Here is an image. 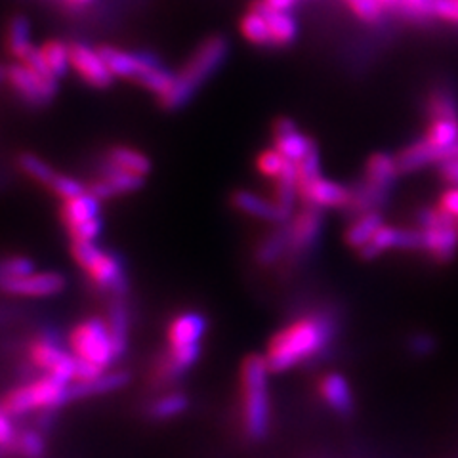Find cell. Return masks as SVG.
I'll use <instances>...</instances> for the list:
<instances>
[{
    "instance_id": "cell-24",
    "label": "cell",
    "mask_w": 458,
    "mask_h": 458,
    "mask_svg": "<svg viewBox=\"0 0 458 458\" xmlns=\"http://www.w3.org/2000/svg\"><path fill=\"white\" fill-rule=\"evenodd\" d=\"M382 224L384 216L380 210L357 214V218L346 227V232H344V242H346L348 249L360 252L363 247L369 245L370 239L375 237V233L382 227Z\"/></svg>"
},
{
    "instance_id": "cell-41",
    "label": "cell",
    "mask_w": 458,
    "mask_h": 458,
    "mask_svg": "<svg viewBox=\"0 0 458 458\" xmlns=\"http://www.w3.org/2000/svg\"><path fill=\"white\" fill-rule=\"evenodd\" d=\"M18 434L20 432L16 429V424H13V417L0 409V451H13Z\"/></svg>"
},
{
    "instance_id": "cell-25",
    "label": "cell",
    "mask_w": 458,
    "mask_h": 458,
    "mask_svg": "<svg viewBox=\"0 0 458 458\" xmlns=\"http://www.w3.org/2000/svg\"><path fill=\"white\" fill-rule=\"evenodd\" d=\"M6 48L16 62H27L37 47L31 40V23L21 13L13 16L6 27Z\"/></svg>"
},
{
    "instance_id": "cell-9",
    "label": "cell",
    "mask_w": 458,
    "mask_h": 458,
    "mask_svg": "<svg viewBox=\"0 0 458 458\" xmlns=\"http://www.w3.org/2000/svg\"><path fill=\"white\" fill-rule=\"evenodd\" d=\"M4 79L20 99L35 107L50 104L60 90V81L55 77L21 62L8 65L4 69Z\"/></svg>"
},
{
    "instance_id": "cell-13",
    "label": "cell",
    "mask_w": 458,
    "mask_h": 458,
    "mask_svg": "<svg viewBox=\"0 0 458 458\" xmlns=\"http://www.w3.org/2000/svg\"><path fill=\"white\" fill-rule=\"evenodd\" d=\"M286 239H289V256L302 258L310 249L318 245L323 232V210L315 207H304L293 214V218L284 224Z\"/></svg>"
},
{
    "instance_id": "cell-27",
    "label": "cell",
    "mask_w": 458,
    "mask_h": 458,
    "mask_svg": "<svg viewBox=\"0 0 458 458\" xmlns=\"http://www.w3.org/2000/svg\"><path fill=\"white\" fill-rule=\"evenodd\" d=\"M128 384V375L123 370H107L102 377L86 382V384H71V399H86V397H98L117 392Z\"/></svg>"
},
{
    "instance_id": "cell-7",
    "label": "cell",
    "mask_w": 458,
    "mask_h": 458,
    "mask_svg": "<svg viewBox=\"0 0 458 458\" xmlns=\"http://www.w3.org/2000/svg\"><path fill=\"white\" fill-rule=\"evenodd\" d=\"M71 258L96 291L123 296L126 277L121 256L102 249L96 242H71Z\"/></svg>"
},
{
    "instance_id": "cell-29",
    "label": "cell",
    "mask_w": 458,
    "mask_h": 458,
    "mask_svg": "<svg viewBox=\"0 0 458 458\" xmlns=\"http://www.w3.org/2000/svg\"><path fill=\"white\" fill-rule=\"evenodd\" d=\"M106 319L114 344V352H117V357L121 360L128 346V327H131V318H128V310L123 302V296H113Z\"/></svg>"
},
{
    "instance_id": "cell-44",
    "label": "cell",
    "mask_w": 458,
    "mask_h": 458,
    "mask_svg": "<svg viewBox=\"0 0 458 458\" xmlns=\"http://www.w3.org/2000/svg\"><path fill=\"white\" fill-rule=\"evenodd\" d=\"M409 350L411 353L419 355V357H426L432 353L436 350V342L434 338L429 335H414L411 338V344H409Z\"/></svg>"
},
{
    "instance_id": "cell-38",
    "label": "cell",
    "mask_w": 458,
    "mask_h": 458,
    "mask_svg": "<svg viewBox=\"0 0 458 458\" xmlns=\"http://www.w3.org/2000/svg\"><path fill=\"white\" fill-rule=\"evenodd\" d=\"M348 6L357 20L369 25L382 21L386 10H388L382 3H378V0H350Z\"/></svg>"
},
{
    "instance_id": "cell-36",
    "label": "cell",
    "mask_w": 458,
    "mask_h": 458,
    "mask_svg": "<svg viewBox=\"0 0 458 458\" xmlns=\"http://www.w3.org/2000/svg\"><path fill=\"white\" fill-rule=\"evenodd\" d=\"M293 166H294V163L286 161L276 148H267V149L258 153V157H256V170L260 172L264 178L274 180V182L283 178Z\"/></svg>"
},
{
    "instance_id": "cell-42",
    "label": "cell",
    "mask_w": 458,
    "mask_h": 458,
    "mask_svg": "<svg viewBox=\"0 0 458 458\" xmlns=\"http://www.w3.org/2000/svg\"><path fill=\"white\" fill-rule=\"evenodd\" d=\"M432 16L443 23L458 27V0H434Z\"/></svg>"
},
{
    "instance_id": "cell-5",
    "label": "cell",
    "mask_w": 458,
    "mask_h": 458,
    "mask_svg": "<svg viewBox=\"0 0 458 458\" xmlns=\"http://www.w3.org/2000/svg\"><path fill=\"white\" fill-rule=\"evenodd\" d=\"M114 79L132 81L161 99L174 84V71H168L159 57L148 50H124L113 45L98 47Z\"/></svg>"
},
{
    "instance_id": "cell-43",
    "label": "cell",
    "mask_w": 458,
    "mask_h": 458,
    "mask_svg": "<svg viewBox=\"0 0 458 458\" xmlns=\"http://www.w3.org/2000/svg\"><path fill=\"white\" fill-rule=\"evenodd\" d=\"M437 174L443 183H447L449 188H458V159H447L437 165Z\"/></svg>"
},
{
    "instance_id": "cell-26",
    "label": "cell",
    "mask_w": 458,
    "mask_h": 458,
    "mask_svg": "<svg viewBox=\"0 0 458 458\" xmlns=\"http://www.w3.org/2000/svg\"><path fill=\"white\" fill-rule=\"evenodd\" d=\"M239 31L241 37L254 47H271L269 25L260 0H256V3H252L249 10L242 13V18L239 21Z\"/></svg>"
},
{
    "instance_id": "cell-33",
    "label": "cell",
    "mask_w": 458,
    "mask_h": 458,
    "mask_svg": "<svg viewBox=\"0 0 458 458\" xmlns=\"http://www.w3.org/2000/svg\"><path fill=\"white\" fill-rule=\"evenodd\" d=\"M286 252H289V239H286V227H281L258 242L256 262L262 266H271Z\"/></svg>"
},
{
    "instance_id": "cell-11",
    "label": "cell",
    "mask_w": 458,
    "mask_h": 458,
    "mask_svg": "<svg viewBox=\"0 0 458 458\" xmlns=\"http://www.w3.org/2000/svg\"><path fill=\"white\" fill-rule=\"evenodd\" d=\"M69 67L75 71L84 84L96 90L109 89L114 81V75L111 73L99 50L79 40L69 45Z\"/></svg>"
},
{
    "instance_id": "cell-16",
    "label": "cell",
    "mask_w": 458,
    "mask_h": 458,
    "mask_svg": "<svg viewBox=\"0 0 458 458\" xmlns=\"http://www.w3.org/2000/svg\"><path fill=\"white\" fill-rule=\"evenodd\" d=\"M143 183H146V178L128 174V172H123L119 168L102 165L99 174L89 183V190L99 200H107V199L136 193L138 190L143 188Z\"/></svg>"
},
{
    "instance_id": "cell-1",
    "label": "cell",
    "mask_w": 458,
    "mask_h": 458,
    "mask_svg": "<svg viewBox=\"0 0 458 458\" xmlns=\"http://www.w3.org/2000/svg\"><path fill=\"white\" fill-rule=\"evenodd\" d=\"M336 335V323L325 313H308L271 336L266 361L271 372H284L321 355Z\"/></svg>"
},
{
    "instance_id": "cell-3",
    "label": "cell",
    "mask_w": 458,
    "mask_h": 458,
    "mask_svg": "<svg viewBox=\"0 0 458 458\" xmlns=\"http://www.w3.org/2000/svg\"><path fill=\"white\" fill-rule=\"evenodd\" d=\"M207 335V318L199 311H182L166 328V352L157 372L163 380H176L195 367L200 357V342Z\"/></svg>"
},
{
    "instance_id": "cell-8",
    "label": "cell",
    "mask_w": 458,
    "mask_h": 458,
    "mask_svg": "<svg viewBox=\"0 0 458 458\" xmlns=\"http://www.w3.org/2000/svg\"><path fill=\"white\" fill-rule=\"evenodd\" d=\"M69 352L77 357V361L94 365L102 370H109L114 361H119L111 331L106 318H86L73 325L67 336Z\"/></svg>"
},
{
    "instance_id": "cell-45",
    "label": "cell",
    "mask_w": 458,
    "mask_h": 458,
    "mask_svg": "<svg viewBox=\"0 0 458 458\" xmlns=\"http://www.w3.org/2000/svg\"><path fill=\"white\" fill-rule=\"evenodd\" d=\"M437 207L458 220V188H451L447 191H443L439 197Z\"/></svg>"
},
{
    "instance_id": "cell-39",
    "label": "cell",
    "mask_w": 458,
    "mask_h": 458,
    "mask_svg": "<svg viewBox=\"0 0 458 458\" xmlns=\"http://www.w3.org/2000/svg\"><path fill=\"white\" fill-rule=\"evenodd\" d=\"M31 271H35V262L31 258L20 254L0 258V281L31 274Z\"/></svg>"
},
{
    "instance_id": "cell-21",
    "label": "cell",
    "mask_w": 458,
    "mask_h": 458,
    "mask_svg": "<svg viewBox=\"0 0 458 458\" xmlns=\"http://www.w3.org/2000/svg\"><path fill=\"white\" fill-rule=\"evenodd\" d=\"M319 395L323 403L331 409L333 412L340 414V417H350L355 409L353 390L346 377H342L340 372H327V375L319 380Z\"/></svg>"
},
{
    "instance_id": "cell-12",
    "label": "cell",
    "mask_w": 458,
    "mask_h": 458,
    "mask_svg": "<svg viewBox=\"0 0 458 458\" xmlns=\"http://www.w3.org/2000/svg\"><path fill=\"white\" fill-rule=\"evenodd\" d=\"M298 199L308 207L315 208H350L353 191L346 185H342L335 180H328L325 176H315L310 180H298L296 182Z\"/></svg>"
},
{
    "instance_id": "cell-46",
    "label": "cell",
    "mask_w": 458,
    "mask_h": 458,
    "mask_svg": "<svg viewBox=\"0 0 458 458\" xmlns=\"http://www.w3.org/2000/svg\"><path fill=\"white\" fill-rule=\"evenodd\" d=\"M262 3L276 12H291L298 4V0H262Z\"/></svg>"
},
{
    "instance_id": "cell-37",
    "label": "cell",
    "mask_w": 458,
    "mask_h": 458,
    "mask_svg": "<svg viewBox=\"0 0 458 458\" xmlns=\"http://www.w3.org/2000/svg\"><path fill=\"white\" fill-rule=\"evenodd\" d=\"M13 451L23 458H42L47 451V443L37 429H23V432L18 434Z\"/></svg>"
},
{
    "instance_id": "cell-17",
    "label": "cell",
    "mask_w": 458,
    "mask_h": 458,
    "mask_svg": "<svg viewBox=\"0 0 458 458\" xmlns=\"http://www.w3.org/2000/svg\"><path fill=\"white\" fill-rule=\"evenodd\" d=\"M229 203L232 207L245 214V216H250L254 220H260V222H267V224H279L284 225L291 218L286 216L283 212V208L277 205L276 199H267L258 195L250 190H237L229 197Z\"/></svg>"
},
{
    "instance_id": "cell-35",
    "label": "cell",
    "mask_w": 458,
    "mask_h": 458,
    "mask_svg": "<svg viewBox=\"0 0 458 458\" xmlns=\"http://www.w3.org/2000/svg\"><path fill=\"white\" fill-rule=\"evenodd\" d=\"M436 148H453L458 141V119H436L428 121L426 132L422 136Z\"/></svg>"
},
{
    "instance_id": "cell-6",
    "label": "cell",
    "mask_w": 458,
    "mask_h": 458,
    "mask_svg": "<svg viewBox=\"0 0 458 458\" xmlns=\"http://www.w3.org/2000/svg\"><path fill=\"white\" fill-rule=\"evenodd\" d=\"M71 399V384L52 375L12 388L0 399V409L10 417H25L31 412H52L67 405Z\"/></svg>"
},
{
    "instance_id": "cell-23",
    "label": "cell",
    "mask_w": 458,
    "mask_h": 458,
    "mask_svg": "<svg viewBox=\"0 0 458 458\" xmlns=\"http://www.w3.org/2000/svg\"><path fill=\"white\" fill-rule=\"evenodd\" d=\"M107 166L119 168L128 174H136L141 178H148L151 174L153 163L149 157L131 146H113L104 153V163Z\"/></svg>"
},
{
    "instance_id": "cell-47",
    "label": "cell",
    "mask_w": 458,
    "mask_h": 458,
    "mask_svg": "<svg viewBox=\"0 0 458 458\" xmlns=\"http://www.w3.org/2000/svg\"><path fill=\"white\" fill-rule=\"evenodd\" d=\"M60 3H62L64 8L77 12V10H84L86 6H90L94 0H60Z\"/></svg>"
},
{
    "instance_id": "cell-31",
    "label": "cell",
    "mask_w": 458,
    "mask_h": 458,
    "mask_svg": "<svg viewBox=\"0 0 458 458\" xmlns=\"http://www.w3.org/2000/svg\"><path fill=\"white\" fill-rule=\"evenodd\" d=\"M399 245H401V227L382 224V227L375 233V237L370 239L369 245L360 250V256L363 260L370 262V260H377V258L384 252L399 250Z\"/></svg>"
},
{
    "instance_id": "cell-22",
    "label": "cell",
    "mask_w": 458,
    "mask_h": 458,
    "mask_svg": "<svg viewBox=\"0 0 458 458\" xmlns=\"http://www.w3.org/2000/svg\"><path fill=\"white\" fill-rule=\"evenodd\" d=\"M21 64L31 65V67L42 71V73H48L60 81L71 69L69 67V45L60 38H50L45 42V45L38 47L27 62H21Z\"/></svg>"
},
{
    "instance_id": "cell-34",
    "label": "cell",
    "mask_w": 458,
    "mask_h": 458,
    "mask_svg": "<svg viewBox=\"0 0 458 458\" xmlns=\"http://www.w3.org/2000/svg\"><path fill=\"white\" fill-rule=\"evenodd\" d=\"M190 407V399L185 394L180 392H172L165 394L159 399L153 401V405L149 407V414L155 420H172L180 417Z\"/></svg>"
},
{
    "instance_id": "cell-20",
    "label": "cell",
    "mask_w": 458,
    "mask_h": 458,
    "mask_svg": "<svg viewBox=\"0 0 458 458\" xmlns=\"http://www.w3.org/2000/svg\"><path fill=\"white\" fill-rule=\"evenodd\" d=\"M449 155H451V148L447 149L436 148L428 140L420 138L401 149L395 155V159H397L401 174H411V172H419L429 165H439L443 161H447Z\"/></svg>"
},
{
    "instance_id": "cell-10",
    "label": "cell",
    "mask_w": 458,
    "mask_h": 458,
    "mask_svg": "<svg viewBox=\"0 0 458 458\" xmlns=\"http://www.w3.org/2000/svg\"><path fill=\"white\" fill-rule=\"evenodd\" d=\"M27 357L29 363L42 370V375H52L69 384L75 382L79 367L77 357L69 352V348L65 350L57 338L48 335L35 336L27 348Z\"/></svg>"
},
{
    "instance_id": "cell-2",
    "label": "cell",
    "mask_w": 458,
    "mask_h": 458,
    "mask_svg": "<svg viewBox=\"0 0 458 458\" xmlns=\"http://www.w3.org/2000/svg\"><path fill=\"white\" fill-rule=\"evenodd\" d=\"M229 55V42L222 35L207 37L200 45L191 52L180 71H176L174 84L172 89L159 99V104L166 111H176L183 107L197 94L214 73L224 65Z\"/></svg>"
},
{
    "instance_id": "cell-32",
    "label": "cell",
    "mask_w": 458,
    "mask_h": 458,
    "mask_svg": "<svg viewBox=\"0 0 458 458\" xmlns=\"http://www.w3.org/2000/svg\"><path fill=\"white\" fill-rule=\"evenodd\" d=\"M426 113H428V121L458 119V102H456L454 92L445 89V86L434 89L428 96Z\"/></svg>"
},
{
    "instance_id": "cell-28",
    "label": "cell",
    "mask_w": 458,
    "mask_h": 458,
    "mask_svg": "<svg viewBox=\"0 0 458 458\" xmlns=\"http://www.w3.org/2000/svg\"><path fill=\"white\" fill-rule=\"evenodd\" d=\"M262 3V0H260ZM262 8L266 12L267 25H269V35H271V47H291L298 37V23L293 18L291 12H276L267 8L262 3Z\"/></svg>"
},
{
    "instance_id": "cell-18",
    "label": "cell",
    "mask_w": 458,
    "mask_h": 458,
    "mask_svg": "<svg viewBox=\"0 0 458 458\" xmlns=\"http://www.w3.org/2000/svg\"><path fill=\"white\" fill-rule=\"evenodd\" d=\"M99 203H102V200H99L90 190H86L81 195L64 199L60 205V222L67 235L73 233L81 225L102 216V207H99Z\"/></svg>"
},
{
    "instance_id": "cell-15",
    "label": "cell",
    "mask_w": 458,
    "mask_h": 458,
    "mask_svg": "<svg viewBox=\"0 0 458 458\" xmlns=\"http://www.w3.org/2000/svg\"><path fill=\"white\" fill-rule=\"evenodd\" d=\"M274 148L286 161L298 165L300 161H304L310 153L318 149V143L304 132H300L293 119L279 117L274 123Z\"/></svg>"
},
{
    "instance_id": "cell-48",
    "label": "cell",
    "mask_w": 458,
    "mask_h": 458,
    "mask_svg": "<svg viewBox=\"0 0 458 458\" xmlns=\"http://www.w3.org/2000/svg\"><path fill=\"white\" fill-rule=\"evenodd\" d=\"M4 77V73H3V71H0V79H3Z\"/></svg>"
},
{
    "instance_id": "cell-4",
    "label": "cell",
    "mask_w": 458,
    "mask_h": 458,
    "mask_svg": "<svg viewBox=\"0 0 458 458\" xmlns=\"http://www.w3.org/2000/svg\"><path fill=\"white\" fill-rule=\"evenodd\" d=\"M269 365L264 355L250 353L241 365V414L245 434L252 441H262L271 428Z\"/></svg>"
},
{
    "instance_id": "cell-30",
    "label": "cell",
    "mask_w": 458,
    "mask_h": 458,
    "mask_svg": "<svg viewBox=\"0 0 458 458\" xmlns=\"http://www.w3.org/2000/svg\"><path fill=\"white\" fill-rule=\"evenodd\" d=\"M16 165L20 168L21 174H25L29 180H33L40 185H45L47 190H50V185L55 182L57 172L48 161L42 159V157L31 153V151H23L16 157Z\"/></svg>"
},
{
    "instance_id": "cell-40",
    "label": "cell",
    "mask_w": 458,
    "mask_h": 458,
    "mask_svg": "<svg viewBox=\"0 0 458 458\" xmlns=\"http://www.w3.org/2000/svg\"><path fill=\"white\" fill-rule=\"evenodd\" d=\"M86 190H89V183H84L82 180L75 178V176H69V174H57L55 182L50 185V193H54L57 199L64 200V199H69V197H75V195H81L84 193Z\"/></svg>"
},
{
    "instance_id": "cell-14",
    "label": "cell",
    "mask_w": 458,
    "mask_h": 458,
    "mask_svg": "<svg viewBox=\"0 0 458 458\" xmlns=\"http://www.w3.org/2000/svg\"><path fill=\"white\" fill-rule=\"evenodd\" d=\"M67 281L60 271H31L13 279L0 281V293L20 298H52L65 291Z\"/></svg>"
},
{
    "instance_id": "cell-19",
    "label": "cell",
    "mask_w": 458,
    "mask_h": 458,
    "mask_svg": "<svg viewBox=\"0 0 458 458\" xmlns=\"http://www.w3.org/2000/svg\"><path fill=\"white\" fill-rule=\"evenodd\" d=\"M422 229V252L437 264H449L458 252V222Z\"/></svg>"
}]
</instances>
